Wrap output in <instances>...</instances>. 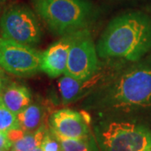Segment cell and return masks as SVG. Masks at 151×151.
Returning <instances> with one entry per match:
<instances>
[{"label":"cell","instance_id":"ac0fdd59","mask_svg":"<svg viewBox=\"0 0 151 151\" xmlns=\"http://www.w3.org/2000/svg\"><path fill=\"white\" fill-rule=\"evenodd\" d=\"M5 70H4L1 67H0V95L2 92L4 91V89L5 88V86L9 84L8 81H9V79L6 76Z\"/></svg>","mask_w":151,"mask_h":151},{"label":"cell","instance_id":"d6986e66","mask_svg":"<svg viewBox=\"0 0 151 151\" xmlns=\"http://www.w3.org/2000/svg\"><path fill=\"white\" fill-rule=\"evenodd\" d=\"M6 2H7V0H0V13L2 12L3 9L4 8Z\"/></svg>","mask_w":151,"mask_h":151},{"label":"cell","instance_id":"30bf717a","mask_svg":"<svg viewBox=\"0 0 151 151\" xmlns=\"http://www.w3.org/2000/svg\"><path fill=\"white\" fill-rule=\"evenodd\" d=\"M105 80L103 71H98L91 78L81 81L64 75L58 81V87L62 103L68 104L76 102L81 97H88Z\"/></svg>","mask_w":151,"mask_h":151},{"label":"cell","instance_id":"44dd1931","mask_svg":"<svg viewBox=\"0 0 151 151\" xmlns=\"http://www.w3.org/2000/svg\"><path fill=\"white\" fill-rule=\"evenodd\" d=\"M0 151H6V150H0Z\"/></svg>","mask_w":151,"mask_h":151},{"label":"cell","instance_id":"5b68a950","mask_svg":"<svg viewBox=\"0 0 151 151\" xmlns=\"http://www.w3.org/2000/svg\"><path fill=\"white\" fill-rule=\"evenodd\" d=\"M2 37L34 47L40 43L42 30L36 14L29 7L14 4L0 17Z\"/></svg>","mask_w":151,"mask_h":151},{"label":"cell","instance_id":"4fadbf2b","mask_svg":"<svg viewBox=\"0 0 151 151\" xmlns=\"http://www.w3.org/2000/svg\"><path fill=\"white\" fill-rule=\"evenodd\" d=\"M52 133L59 142L61 151H96V144L91 135L79 139H70Z\"/></svg>","mask_w":151,"mask_h":151},{"label":"cell","instance_id":"7a4b0ae2","mask_svg":"<svg viewBox=\"0 0 151 151\" xmlns=\"http://www.w3.org/2000/svg\"><path fill=\"white\" fill-rule=\"evenodd\" d=\"M151 50V19L139 12L119 15L109 22L97 44L103 60L137 62Z\"/></svg>","mask_w":151,"mask_h":151},{"label":"cell","instance_id":"7c38bea8","mask_svg":"<svg viewBox=\"0 0 151 151\" xmlns=\"http://www.w3.org/2000/svg\"><path fill=\"white\" fill-rule=\"evenodd\" d=\"M19 128L25 133H34L42 125L44 110L39 103H30L19 114H17Z\"/></svg>","mask_w":151,"mask_h":151},{"label":"cell","instance_id":"ba28073f","mask_svg":"<svg viewBox=\"0 0 151 151\" xmlns=\"http://www.w3.org/2000/svg\"><path fill=\"white\" fill-rule=\"evenodd\" d=\"M88 123L82 113L70 108H62L50 116L49 129L65 138L79 139L90 135Z\"/></svg>","mask_w":151,"mask_h":151},{"label":"cell","instance_id":"e0dca14e","mask_svg":"<svg viewBox=\"0 0 151 151\" xmlns=\"http://www.w3.org/2000/svg\"><path fill=\"white\" fill-rule=\"evenodd\" d=\"M13 144L9 139L7 133L4 132H0V150L9 151L11 150Z\"/></svg>","mask_w":151,"mask_h":151},{"label":"cell","instance_id":"3957f363","mask_svg":"<svg viewBox=\"0 0 151 151\" xmlns=\"http://www.w3.org/2000/svg\"><path fill=\"white\" fill-rule=\"evenodd\" d=\"M32 5L50 31L60 36L87 29L96 14L89 0H32Z\"/></svg>","mask_w":151,"mask_h":151},{"label":"cell","instance_id":"6da1fadb","mask_svg":"<svg viewBox=\"0 0 151 151\" xmlns=\"http://www.w3.org/2000/svg\"><path fill=\"white\" fill-rule=\"evenodd\" d=\"M83 106L104 112L129 113L151 107V56L117 73L91 93Z\"/></svg>","mask_w":151,"mask_h":151},{"label":"cell","instance_id":"9a60e30c","mask_svg":"<svg viewBox=\"0 0 151 151\" xmlns=\"http://www.w3.org/2000/svg\"><path fill=\"white\" fill-rule=\"evenodd\" d=\"M16 129H20L17 115L6 107L0 97V132L8 133Z\"/></svg>","mask_w":151,"mask_h":151},{"label":"cell","instance_id":"5bb4252c","mask_svg":"<svg viewBox=\"0 0 151 151\" xmlns=\"http://www.w3.org/2000/svg\"><path fill=\"white\" fill-rule=\"evenodd\" d=\"M47 129L45 125L43 124L34 133L24 132L18 140L13 143L11 149L16 151H34L37 147L40 146Z\"/></svg>","mask_w":151,"mask_h":151},{"label":"cell","instance_id":"8992f818","mask_svg":"<svg viewBox=\"0 0 151 151\" xmlns=\"http://www.w3.org/2000/svg\"><path fill=\"white\" fill-rule=\"evenodd\" d=\"M97 45L88 29L77 31L70 46L64 75L85 81L100 70Z\"/></svg>","mask_w":151,"mask_h":151},{"label":"cell","instance_id":"ffe728a7","mask_svg":"<svg viewBox=\"0 0 151 151\" xmlns=\"http://www.w3.org/2000/svg\"><path fill=\"white\" fill-rule=\"evenodd\" d=\"M34 151H43L42 150V148H41V146H39V147H37L35 150Z\"/></svg>","mask_w":151,"mask_h":151},{"label":"cell","instance_id":"52a82bcc","mask_svg":"<svg viewBox=\"0 0 151 151\" xmlns=\"http://www.w3.org/2000/svg\"><path fill=\"white\" fill-rule=\"evenodd\" d=\"M41 52L24 44L0 37V67L11 75L27 77L40 71Z\"/></svg>","mask_w":151,"mask_h":151},{"label":"cell","instance_id":"2e32d148","mask_svg":"<svg viewBox=\"0 0 151 151\" xmlns=\"http://www.w3.org/2000/svg\"><path fill=\"white\" fill-rule=\"evenodd\" d=\"M40 146L43 151H61L59 142L50 129H47L44 136Z\"/></svg>","mask_w":151,"mask_h":151},{"label":"cell","instance_id":"9c48e42d","mask_svg":"<svg viewBox=\"0 0 151 151\" xmlns=\"http://www.w3.org/2000/svg\"><path fill=\"white\" fill-rule=\"evenodd\" d=\"M76 32L61 36L41 52L40 70L50 78H55L65 73L68 55Z\"/></svg>","mask_w":151,"mask_h":151},{"label":"cell","instance_id":"277c9868","mask_svg":"<svg viewBox=\"0 0 151 151\" xmlns=\"http://www.w3.org/2000/svg\"><path fill=\"white\" fill-rule=\"evenodd\" d=\"M96 135L103 151H151V131L142 124L106 121L97 125Z\"/></svg>","mask_w":151,"mask_h":151},{"label":"cell","instance_id":"8fae6325","mask_svg":"<svg viewBox=\"0 0 151 151\" xmlns=\"http://www.w3.org/2000/svg\"><path fill=\"white\" fill-rule=\"evenodd\" d=\"M0 97L6 107L16 115L32 102V95L29 89L17 82L9 83L2 92Z\"/></svg>","mask_w":151,"mask_h":151}]
</instances>
